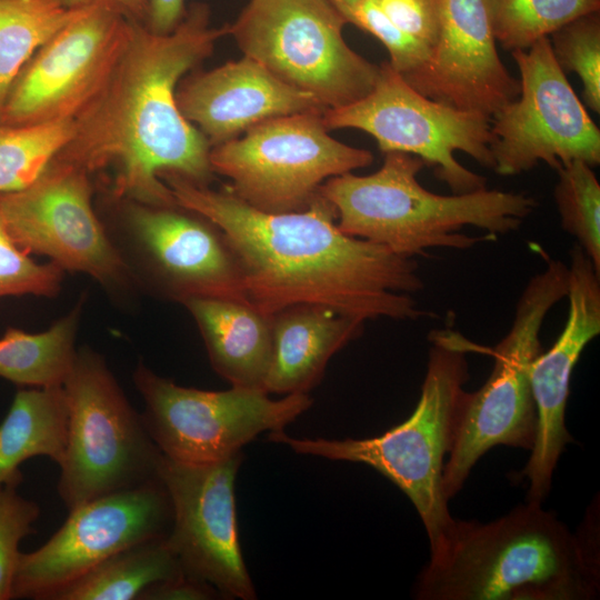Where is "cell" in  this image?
Here are the masks:
<instances>
[{"mask_svg":"<svg viewBox=\"0 0 600 600\" xmlns=\"http://www.w3.org/2000/svg\"><path fill=\"white\" fill-rule=\"evenodd\" d=\"M176 203L217 224L237 258L247 300L266 314L299 303L332 308L361 321L417 320L411 293L423 288L414 258L342 232L319 192L301 211L258 210L231 192L163 173Z\"/></svg>","mask_w":600,"mask_h":600,"instance_id":"1","label":"cell"},{"mask_svg":"<svg viewBox=\"0 0 600 600\" xmlns=\"http://www.w3.org/2000/svg\"><path fill=\"white\" fill-rule=\"evenodd\" d=\"M228 30L229 24L211 27L204 3L192 4L167 34L130 20L111 73L77 116L71 139L52 160L90 176L112 169L108 197L156 207L177 204L163 173L208 186L213 178L211 146L182 116L176 92Z\"/></svg>","mask_w":600,"mask_h":600,"instance_id":"2","label":"cell"},{"mask_svg":"<svg viewBox=\"0 0 600 600\" xmlns=\"http://www.w3.org/2000/svg\"><path fill=\"white\" fill-rule=\"evenodd\" d=\"M572 532L526 501L490 522L456 520L418 576V600H590L599 596L596 527Z\"/></svg>","mask_w":600,"mask_h":600,"instance_id":"3","label":"cell"},{"mask_svg":"<svg viewBox=\"0 0 600 600\" xmlns=\"http://www.w3.org/2000/svg\"><path fill=\"white\" fill-rule=\"evenodd\" d=\"M384 154L376 172L329 178L318 192L334 208L342 232L399 256H424L432 248L470 249L518 230L537 207L536 199L522 192L483 188L433 193L417 179L423 160L404 152Z\"/></svg>","mask_w":600,"mask_h":600,"instance_id":"4","label":"cell"},{"mask_svg":"<svg viewBox=\"0 0 600 600\" xmlns=\"http://www.w3.org/2000/svg\"><path fill=\"white\" fill-rule=\"evenodd\" d=\"M429 342L420 398L403 422L363 439L294 438L284 430L269 432L268 439L299 454L362 463L386 477L412 502L432 553L444 543L456 522L442 477L463 387L470 378L467 354L486 353L487 348L449 328L432 331Z\"/></svg>","mask_w":600,"mask_h":600,"instance_id":"5","label":"cell"},{"mask_svg":"<svg viewBox=\"0 0 600 600\" xmlns=\"http://www.w3.org/2000/svg\"><path fill=\"white\" fill-rule=\"evenodd\" d=\"M539 252L546 267L531 277L521 292L508 333L487 353L493 368L474 392L464 390L457 412L447 457L442 489L449 501L462 489L477 461L498 446L531 450L537 433V411L531 368L542 352L540 331L548 312L567 294L568 266Z\"/></svg>","mask_w":600,"mask_h":600,"instance_id":"6","label":"cell"},{"mask_svg":"<svg viewBox=\"0 0 600 600\" xmlns=\"http://www.w3.org/2000/svg\"><path fill=\"white\" fill-rule=\"evenodd\" d=\"M62 387L68 424L58 493L68 510L157 479L162 453L101 353L78 348Z\"/></svg>","mask_w":600,"mask_h":600,"instance_id":"7","label":"cell"},{"mask_svg":"<svg viewBox=\"0 0 600 600\" xmlns=\"http://www.w3.org/2000/svg\"><path fill=\"white\" fill-rule=\"evenodd\" d=\"M346 24L326 0H250L228 34L243 56L333 109L367 96L380 71L347 44Z\"/></svg>","mask_w":600,"mask_h":600,"instance_id":"8","label":"cell"},{"mask_svg":"<svg viewBox=\"0 0 600 600\" xmlns=\"http://www.w3.org/2000/svg\"><path fill=\"white\" fill-rule=\"evenodd\" d=\"M107 198L113 218L100 219L140 292L181 304L196 297L249 302L234 252L212 221L178 204Z\"/></svg>","mask_w":600,"mask_h":600,"instance_id":"9","label":"cell"},{"mask_svg":"<svg viewBox=\"0 0 600 600\" xmlns=\"http://www.w3.org/2000/svg\"><path fill=\"white\" fill-rule=\"evenodd\" d=\"M322 114L272 118L242 137L211 147L213 173L229 178L231 192L258 210L286 213L307 209L326 180L373 161L369 150L332 138Z\"/></svg>","mask_w":600,"mask_h":600,"instance_id":"10","label":"cell"},{"mask_svg":"<svg viewBox=\"0 0 600 600\" xmlns=\"http://www.w3.org/2000/svg\"><path fill=\"white\" fill-rule=\"evenodd\" d=\"M132 379L151 439L163 456L184 463L216 462L240 452L259 434L284 430L313 402L309 393L276 400L260 389L182 387L142 361Z\"/></svg>","mask_w":600,"mask_h":600,"instance_id":"11","label":"cell"},{"mask_svg":"<svg viewBox=\"0 0 600 600\" xmlns=\"http://www.w3.org/2000/svg\"><path fill=\"white\" fill-rule=\"evenodd\" d=\"M331 129H358L371 134L383 152H404L423 160L454 193L486 188V179L464 168L456 151L493 168L491 118L434 101L412 88L389 62L380 66L373 89L360 100L327 109Z\"/></svg>","mask_w":600,"mask_h":600,"instance_id":"12","label":"cell"},{"mask_svg":"<svg viewBox=\"0 0 600 600\" xmlns=\"http://www.w3.org/2000/svg\"><path fill=\"white\" fill-rule=\"evenodd\" d=\"M91 176L52 160L24 189L1 193L0 212L13 241L64 272L90 276L119 304L141 292L93 207Z\"/></svg>","mask_w":600,"mask_h":600,"instance_id":"13","label":"cell"},{"mask_svg":"<svg viewBox=\"0 0 600 600\" xmlns=\"http://www.w3.org/2000/svg\"><path fill=\"white\" fill-rule=\"evenodd\" d=\"M511 54L520 93L491 118L493 170L529 171L540 162L558 169L581 160L600 163V131L557 63L549 37Z\"/></svg>","mask_w":600,"mask_h":600,"instance_id":"14","label":"cell"},{"mask_svg":"<svg viewBox=\"0 0 600 600\" xmlns=\"http://www.w3.org/2000/svg\"><path fill=\"white\" fill-rule=\"evenodd\" d=\"M130 20L109 0H92L22 67L0 123L76 119L99 92L126 43Z\"/></svg>","mask_w":600,"mask_h":600,"instance_id":"15","label":"cell"},{"mask_svg":"<svg viewBox=\"0 0 600 600\" xmlns=\"http://www.w3.org/2000/svg\"><path fill=\"white\" fill-rule=\"evenodd\" d=\"M69 512L46 543L20 553L11 599L49 600L120 550L166 537L171 523L170 500L158 478L89 500Z\"/></svg>","mask_w":600,"mask_h":600,"instance_id":"16","label":"cell"},{"mask_svg":"<svg viewBox=\"0 0 600 600\" xmlns=\"http://www.w3.org/2000/svg\"><path fill=\"white\" fill-rule=\"evenodd\" d=\"M242 451L209 463L161 456L157 478L171 506L166 542L189 577L229 599L253 600L257 592L239 540L234 486Z\"/></svg>","mask_w":600,"mask_h":600,"instance_id":"17","label":"cell"},{"mask_svg":"<svg viewBox=\"0 0 600 600\" xmlns=\"http://www.w3.org/2000/svg\"><path fill=\"white\" fill-rule=\"evenodd\" d=\"M566 297L569 311L564 327L531 368L537 433L520 472L528 480L526 501L530 502H544L559 458L573 441L564 422L571 376L583 349L600 333V272L578 244L570 251Z\"/></svg>","mask_w":600,"mask_h":600,"instance_id":"18","label":"cell"},{"mask_svg":"<svg viewBox=\"0 0 600 600\" xmlns=\"http://www.w3.org/2000/svg\"><path fill=\"white\" fill-rule=\"evenodd\" d=\"M496 42L486 0H442L441 29L429 58L401 76L434 101L492 118L520 93Z\"/></svg>","mask_w":600,"mask_h":600,"instance_id":"19","label":"cell"},{"mask_svg":"<svg viewBox=\"0 0 600 600\" xmlns=\"http://www.w3.org/2000/svg\"><path fill=\"white\" fill-rule=\"evenodd\" d=\"M176 99L182 116L211 147L272 118L327 110L312 94L287 84L247 56L189 73L179 82Z\"/></svg>","mask_w":600,"mask_h":600,"instance_id":"20","label":"cell"},{"mask_svg":"<svg viewBox=\"0 0 600 600\" xmlns=\"http://www.w3.org/2000/svg\"><path fill=\"white\" fill-rule=\"evenodd\" d=\"M272 357L264 391L309 393L331 357L362 333L363 323L330 307L299 303L272 314Z\"/></svg>","mask_w":600,"mask_h":600,"instance_id":"21","label":"cell"},{"mask_svg":"<svg viewBox=\"0 0 600 600\" xmlns=\"http://www.w3.org/2000/svg\"><path fill=\"white\" fill-rule=\"evenodd\" d=\"M192 316L213 370L232 387L263 390L272 357L271 318L246 301L196 297Z\"/></svg>","mask_w":600,"mask_h":600,"instance_id":"22","label":"cell"},{"mask_svg":"<svg viewBox=\"0 0 600 600\" xmlns=\"http://www.w3.org/2000/svg\"><path fill=\"white\" fill-rule=\"evenodd\" d=\"M68 407L62 386L21 388L0 423V488L37 456L58 466L67 444Z\"/></svg>","mask_w":600,"mask_h":600,"instance_id":"23","label":"cell"},{"mask_svg":"<svg viewBox=\"0 0 600 600\" xmlns=\"http://www.w3.org/2000/svg\"><path fill=\"white\" fill-rule=\"evenodd\" d=\"M86 298L47 330L9 327L0 337V378L22 388L62 386L77 354Z\"/></svg>","mask_w":600,"mask_h":600,"instance_id":"24","label":"cell"},{"mask_svg":"<svg viewBox=\"0 0 600 600\" xmlns=\"http://www.w3.org/2000/svg\"><path fill=\"white\" fill-rule=\"evenodd\" d=\"M181 573L166 537L151 539L112 554L49 600H139L152 584Z\"/></svg>","mask_w":600,"mask_h":600,"instance_id":"25","label":"cell"},{"mask_svg":"<svg viewBox=\"0 0 600 600\" xmlns=\"http://www.w3.org/2000/svg\"><path fill=\"white\" fill-rule=\"evenodd\" d=\"M86 4L67 7L59 0H0V111L22 67Z\"/></svg>","mask_w":600,"mask_h":600,"instance_id":"26","label":"cell"},{"mask_svg":"<svg viewBox=\"0 0 600 600\" xmlns=\"http://www.w3.org/2000/svg\"><path fill=\"white\" fill-rule=\"evenodd\" d=\"M73 131L74 119L26 126L0 123V194L36 181Z\"/></svg>","mask_w":600,"mask_h":600,"instance_id":"27","label":"cell"},{"mask_svg":"<svg viewBox=\"0 0 600 600\" xmlns=\"http://www.w3.org/2000/svg\"><path fill=\"white\" fill-rule=\"evenodd\" d=\"M496 40L524 50L569 21L600 10V0H486Z\"/></svg>","mask_w":600,"mask_h":600,"instance_id":"28","label":"cell"},{"mask_svg":"<svg viewBox=\"0 0 600 600\" xmlns=\"http://www.w3.org/2000/svg\"><path fill=\"white\" fill-rule=\"evenodd\" d=\"M554 201L561 227L600 272V184L593 168L581 160L557 169Z\"/></svg>","mask_w":600,"mask_h":600,"instance_id":"29","label":"cell"},{"mask_svg":"<svg viewBox=\"0 0 600 600\" xmlns=\"http://www.w3.org/2000/svg\"><path fill=\"white\" fill-rule=\"evenodd\" d=\"M554 59L562 71L577 73L583 84L584 103L600 112V16H580L549 36Z\"/></svg>","mask_w":600,"mask_h":600,"instance_id":"30","label":"cell"},{"mask_svg":"<svg viewBox=\"0 0 600 600\" xmlns=\"http://www.w3.org/2000/svg\"><path fill=\"white\" fill-rule=\"evenodd\" d=\"M64 271L56 263H39L11 238L0 212V301L6 297H56Z\"/></svg>","mask_w":600,"mask_h":600,"instance_id":"31","label":"cell"},{"mask_svg":"<svg viewBox=\"0 0 600 600\" xmlns=\"http://www.w3.org/2000/svg\"><path fill=\"white\" fill-rule=\"evenodd\" d=\"M22 473L0 488V600H10L13 579L21 551L19 544L31 534L40 516V507L22 497L18 487Z\"/></svg>","mask_w":600,"mask_h":600,"instance_id":"32","label":"cell"},{"mask_svg":"<svg viewBox=\"0 0 600 600\" xmlns=\"http://www.w3.org/2000/svg\"><path fill=\"white\" fill-rule=\"evenodd\" d=\"M340 13L347 23L369 32L387 48L389 63L400 74L418 68L431 53L423 43L398 28L374 0H360Z\"/></svg>","mask_w":600,"mask_h":600,"instance_id":"33","label":"cell"},{"mask_svg":"<svg viewBox=\"0 0 600 600\" xmlns=\"http://www.w3.org/2000/svg\"><path fill=\"white\" fill-rule=\"evenodd\" d=\"M402 31L431 52L441 29L442 0H374Z\"/></svg>","mask_w":600,"mask_h":600,"instance_id":"34","label":"cell"},{"mask_svg":"<svg viewBox=\"0 0 600 600\" xmlns=\"http://www.w3.org/2000/svg\"><path fill=\"white\" fill-rule=\"evenodd\" d=\"M221 597L209 583L181 573L149 587L139 600H210Z\"/></svg>","mask_w":600,"mask_h":600,"instance_id":"35","label":"cell"},{"mask_svg":"<svg viewBox=\"0 0 600 600\" xmlns=\"http://www.w3.org/2000/svg\"><path fill=\"white\" fill-rule=\"evenodd\" d=\"M186 0H148V13L144 26L158 34L173 31L183 19Z\"/></svg>","mask_w":600,"mask_h":600,"instance_id":"36","label":"cell"},{"mask_svg":"<svg viewBox=\"0 0 600 600\" xmlns=\"http://www.w3.org/2000/svg\"><path fill=\"white\" fill-rule=\"evenodd\" d=\"M67 7H74L88 3L92 0H59ZM118 6L124 14L134 21L144 24L148 13V0H109Z\"/></svg>","mask_w":600,"mask_h":600,"instance_id":"37","label":"cell"},{"mask_svg":"<svg viewBox=\"0 0 600 600\" xmlns=\"http://www.w3.org/2000/svg\"><path fill=\"white\" fill-rule=\"evenodd\" d=\"M326 1L332 4L340 12L341 10L356 4L360 0H326Z\"/></svg>","mask_w":600,"mask_h":600,"instance_id":"38","label":"cell"}]
</instances>
